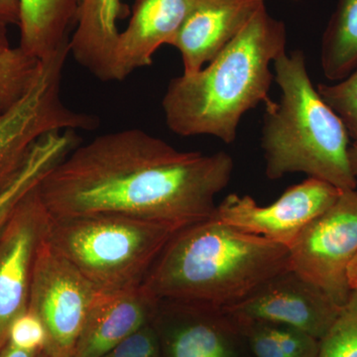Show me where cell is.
<instances>
[{"mask_svg": "<svg viewBox=\"0 0 357 357\" xmlns=\"http://www.w3.org/2000/svg\"><path fill=\"white\" fill-rule=\"evenodd\" d=\"M234 159L176 149L138 128L96 136L47 174L38 191L52 217L112 213L183 229L213 217Z\"/></svg>", "mask_w": 357, "mask_h": 357, "instance_id": "cell-1", "label": "cell"}, {"mask_svg": "<svg viewBox=\"0 0 357 357\" xmlns=\"http://www.w3.org/2000/svg\"><path fill=\"white\" fill-rule=\"evenodd\" d=\"M286 44L285 24L261 7L206 68L171 79L162 100L169 129L183 137L211 135L234 143L243 115L271 100L270 65Z\"/></svg>", "mask_w": 357, "mask_h": 357, "instance_id": "cell-2", "label": "cell"}, {"mask_svg": "<svg viewBox=\"0 0 357 357\" xmlns=\"http://www.w3.org/2000/svg\"><path fill=\"white\" fill-rule=\"evenodd\" d=\"M287 269V248L211 217L177 230L142 286L157 300L229 307Z\"/></svg>", "mask_w": 357, "mask_h": 357, "instance_id": "cell-3", "label": "cell"}, {"mask_svg": "<svg viewBox=\"0 0 357 357\" xmlns=\"http://www.w3.org/2000/svg\"><path fill=\"white\" fill-rule=\"evenodd\" d=\"M273 65L282 95L278 102L265 103L261 147L267 178L304 173L342 191L356 190L349 161L351 138L312 84L304 52H283Z\"/></svg>", "mask_w": 357, "mask_h": 357, "instance_id": "cell-4", "label": "cell"}, {"mask_svg": "<svg viewBox=\"0 0 357 357\" xmlns=\"http://www.w3.org/2000/svg\"><path fill=\"white\" fill-rule=\"evenodd\" d=\"M178 229L112 213L49 218L46 237L102 292L141 287Z\"/></svg>", "mask_w": 357, "mask_h": 357, "instance_id": "cell-5", "label": "cell"}, {"mask_svg": "<svg viewBox=\"0 0 357 357\" xmlns=\"http://www.w3.org/2000/svg\"><path fill=\"white\" fill-rule=\"evenodd\" d=\"M69 55L66 46L41 61L30 89L0 114V190L20 173L32 148L47 134L98 128L95 115L72 109L63 102V74Z\"/></svg>", "mask_w": 357, "mask_h": 357, "instance_id": "cell-6", "label": "cell"}, {"mask_svg": "<svg viewBox=\"0 0 357 357\" xmlns=\"http://www.w3.org/2000/svg\"><path fill=\"white\" fill-rule=\"evenodd\" d=\"M98 293L45 236L35 258L28 301V310L46 328L48 340L43 351L56 357H73Z\"/></svg>", "mask_w": 357, "mask_h": 357, "instance_id": "cell-7", "label": "cell"}, {"mask_svg": "<svg viewBox=\"0 0 357 357\" xmlns=\"http://www.w3.org/2000/svg\"><path fill=\"white\" fill-rule=\"evenodd\" d=\"M357 255V189L342 191L289 248V268L342 307L351 290L347 270Z\"/></svg>", "mask_w": 357, "mask_h": 357, "instance_id": "cell-8", "label": "cell"}, {"mask_svg": "<svg viewBox=\"0 0 357 357\" xmlns=\"http://www.w3.org/2000/svg\"><path fill=\"white\" fill-rule=\"evenodd\" d=\"M150 324L162 357H255L241 321L223 307L158 300Z\"/></svg>", "mask_w": 357, "mask_h": 357, "instance_id": "cell-9", "label": "cell"}, {"mask_svg": "<svg viewBox=\"0 0 357 357\" xmlns=\"http://www.w3.org/2000/svg\"><path fill=\"white\" fill-rule=\"evenodd\" d=\"M340 192L342 190L328 183L307 178L288 188L268 206H259L249 196L230 194L217 204L213 218L289 249L307 225L337 201Z\"/></svg>", "mask_w": 357, "mask_h": 357, "instance_id": "cell-10", "label": "cell"}, {"mask_svg": "<svg viewBox=\"0 0 357 357\" xmlns=\"http://www.w3.org/2000/svg\"><path fill=\"white\" fill-rule=\"evenodd\" d=\"M38 188L23 199L0 234V351L14 319L28 310L35 258L48 229L50 215Z\"/></svg>", "mask_w": 357, "mask_h": 357, "instance_id": "cell-11", "label": "cell"}, {"mask_svg": "<svg viewBox=\"0 0 357 357\" xmlns=\"http://www.w3.org/2000/svg\"><path fill=\"white\" fill-rule=\"evenodd\" d=\"M237 318L298 328L321 340L342 307L293 270L275 275L250 295L229 307Z\"/></svg>", "mask_w": 357, "mask_h": 357, "instance_id": "cell-12", "label": "cell"}, {"mask_svg": "<svg viewBox=\"0 0 357 357\" xmlns=\"http://www.w3.org/2000/svg\"><path fill=\"white\" fill-rule=\"evenodd\" d=\"M265 6L264 0H197L170 46L194 74L211 62Z\"/></svg>", "mask_w": 357, "mask_h": 357, "instance_id": "cell-13", "label": "cell"}, {"mask_svg": "<svg viewBox=\"0 0 357 357\" xmlns=\"http://www.w3.org/2000/svg\"><path fill=\"white\" fill-rule=\"evenodd\" d=\"M197 0H136L128 27L119 31L110 82H121L153 63L163 45H171Z\"/></svg>", "mask_w": 357, "mask_h": 357, "instance_id": "cell-14", "label": "cell"}, {"mask_svg": "<svg viewBox=\"0 0 357 357\" xmlns=\"http://www.w3.org/2000/svg\"><path fill=\"white\" fill-rule=\"evenodd\" d=\"M157 299L143 286L102 292L89 312L73 357H102L137 332L153 314Z\"/></svg>", "mask_w": 357, "mask_h": 357, "instance_id": "cell-15", "label": "cell"}, {"mask_svg": "<svg viewBox=\"0 0 357 357\" xmlns=\"http://www.w3.org/2000/svg\"><path fill=\"white\" fill-rule=\"evenodd\" d=\"M129 13L122 0H82L70 34L69 53L77 64L102 82H110L119 31L117 22Z\"/></svg>", "mask_w": 357, "mask_h": 357, "instance_id": "cell-16", "label": "cell"}, {"mask_svg": "<svg viewBox=\"0 0 357 357\" xmlns=\"http://www.w3.org/2000/svg\"><path fill=\"white\" fill-rule=\"evenodd\" d=\"M82 0H20V48L39 61L69 45Z\"/></svg>", "mask_w": 357, "mask_h": 357, "instance_id": "cell-17", "label": "cell"}, {"mask_svg": "<svg viewBox=\"0 0 357 357\" xmlns=\"http://www.w3.org/2000/svg\"><path fill=\"white\" fill-rule=\"evenodd\" d=\"M76 131L47 134L34 145L15 178L0 190V234L23 199L39 187L47 174L79 144Z\"/></svg>", "mask_w": 357, "mask_h": 357, "instance_id": "cell-18", "label": "cell"}, {"mask_svg": "<svg viewBox=\"0 0 357 357\" xmlns=\"http://www.w3.org/2000/svg\"><path fill=\"white\" fill-rule=\"evenodd\" d=\"M321 64L330 81H342L357 68V0H338L321 42Z\"/></svg>", "mask_w": 357, "mask_h": 357, "instance_id": "cell-19", "label": "cell"}, {"mask_svg": "<svg viewBox=\"0 0 357 357\" xmlns=\"http://www.w3.org/2000/svg\"><path fill=\"white\" fill-rule=\"evenodd\" d=\"M41 61L11 47L0 55V110L18 102L38 76Z\"/></svg>", "mask_w": 357, "mask_h": 357, "instance_id": "cell-20", "label": "cell"}, {"mask_svg": "<svg viewBox=\"0 0 357 357\" xmlns=\"http://www.w3.org/2000/svg\"><path fill=\"white\" fill-rule=\"evenodd\" d=\"M318 357H357L356 292H351L330 330L319 340Z\"/></svg>", "mask_w": 357, "mask_h": 357, "instance_id": "cell-21", "label": "cell"}, {"mask_svg": "<svg viewBox=\"0 0 357 357\" xmlns=\"http://www.w3.org/2000/svg\"><path fill=\"white\" fill-rule=\"evenodd\" d=\"M317 89L342 119L352 144H357V68L337 84H319Z\"/></svg>", "mask_w": 357, "mask_h": 357, "instance_id": "cell-22", "label": "cell"}, {"mask_svg": "<svg viewBox=\"0 0 357 357\" xmlns=\"http://www.w3.org/2000/svg\"><path fill=\"white\" fill-rule=\"evenodd\" d=\"M48 340L41 319L27 310L14 319L9 328L7 342L27 351H43Z\"/></svg>", "mask_w": 357, "mask_h": 357, "instance_id": "cell-23", "label": "cell"}, {"mask_svg": "<svg viewBox=\"0 0 357 357\" xmlns=\"http://www.w3.org/2000/svg\"><path fill=\"white\" fill-rule=\"evenodd\" d=\"M102 357H162V354L156 333L148 323Z\"/></svg>", "mask_w": 357, "mask_h": 357, "instance_id": "cell-24", "label": "cell"}, {"mask_svg": "<svg viewBox=\"0 0 357 357\" xmlns=\"http://www.w3.org/2000/svg\"><path fill=\"white\" fill-rule=\"evenodd\" d=\"M269 325L275 338L288 357H318V338L291 326Z\"/></svg>", "mask_w": 357, "mask_h": 357, "instance_id": "cell-25", "label": "cell"}, {"mask_svg": "<svg viewBox=\"0 0 357 357\" xmlns=\"http://www.w3.org/2000/svg\"><path fill=\"white\" fill-rule=\"evenodd\" d=\"M237 318V317H236ZM255 357H288L281 349L268 323L238 318Z\"/></svg>", "mask_w": 357, "mask_h": 357, "instance_id": "cell-26", "label": "cell"}, {"mask_svg": "<svg viewBox=\"0 0 357 357\" xmlns=\"http://www.w3.org/2000/svg\"><path fill=\"white\" fill-rule=\"evenodd\" d=\"M20 0H0V28L6 29L9 26H20Z\"/></svg>", "mask_w": 357, "mask_h": 357, "instance_id": "cell-27", "label": "cell"}, {"mask_svg": "<svg viewBox=\"0 0 357 357\" xmlns=\"http://www.w3.org/2000/svg\"><path fill=\"white\" fill-rule=\"evenodd\" d=\"M40 351H22L7 342L0 351V357H38Z\"/></svg>", "mask_w": 357, "mask_h": 357, "instance_id": "cell-28", "label": "cell"}, {"mask_svg": "<svg viewBox=\"0 0 357 357\" xmlns=\"http://www.w3.org/2000/svg\"><path fill=\"white\" fill-rule=\"evenodd\" d=\"M347 282L351 292L357 293V255L352 260L347 270Z\"/></svg>", "mask_w": 357, "mask_h": 357, "instance_id": "cell-29", "label": "cell"}, {"mask_svg": "<svg viewBox=\"0 0 357 357\" xmlns=\"http://www.w3.org/2000/svg\"><path fill=\"white\" fill-rule=\"evenodd\" d=\"M11 48L9 43L8 36H7V30L0 28V55L4 52L8 51Z\"/></svg>", "mask_w": 357, "mask_h": 357, "instance_id": "cell-30", "label": "cell"}, {"mask_svg": "<svg viewBox=\"0 0 357 357\" xmlns=\"http://www.w3.org/2000/svg\"><path fill=\"white\" fill-rule=\"evenodd\" d=\"M349 161H351L352 172L357 178V144L351 143L349 147Z\"/></svg>", "mask_w": 357, "mask_h": 357, "instance_id": "cell-31", "label": "cell"}, {"mask_svg": "<svg viewBox=\"0 0 357 357\" xmlns=\"http://www.w3.org/2000/svg\"><path fill=\"white\" fill-rule=\"evenodd\" d=\"M38 357H56L54 356H52V354H48V352L45 351H40Z\"/></svg>", "mask_w": 357, "mask_h": 357, "instance_id": "cell-32", "label": "cell"}, {"mask_svg": "<svg viewBox=\"0 0 357 357\" xmlns=\"http://www.w3.org/2000/svg\"><path fill=\"white\" fill-rule=\"evenodd\" d=\"M1 112H2V110H0V114H1Z\"/></svg>", "mask_w": 357, "mask_h": 357, "instance_id": "cell-33", "label": "cell"}]
</instances>
